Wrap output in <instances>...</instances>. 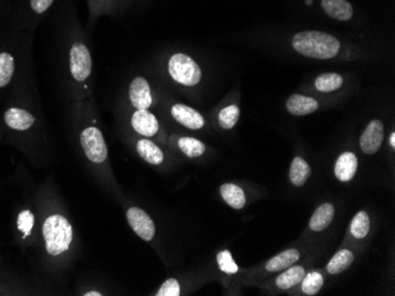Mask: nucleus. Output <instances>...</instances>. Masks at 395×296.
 <instances>
[{
	"instance_id": "f03ea898",
	"label": "nucleus",
	"mask_w": 395,
	"mask_h": 296,
	"mask_svg": "<svg viewBox=\"0 0 395 296\" xmlns=\"http://www.w3.org/2000/svg\"><path fill=\"white\" fill-rule=\"evenodd\" d=\"M43 236L47 253L59 255L69 249L73 241V227L66 217L52 215L44 222Z\"/></svg>"
},
{
	"instance_id": "6ab92c4d",
	"label": "nucleus",
	"mask_w": 395,
	"mask_h": 296,
	"mask_svg": "<svg viewBox=\"0 0 395 296\" xmlns=\"http://www.w3.org/2000/svg\"><path fill=\"white\" fill-rule=\"evenodd\" d=\"M305 276V268L302 266H290V267L284 269V273L278 275V278H276V285L281 289H290L295 285L301 283L302 280Z\"/></svg>"
},
{
	"instance_id": "a878e982",
	"label": "nucleus",
	"mask_w": 395,
	"mask_h": 296,
	"mask_svg": "<svg viewBox=\"0 0 395 296\" xmlns=\"http://www.w3.org/2000/svg\"><path fill=\"white\" fill-rule=\"evenodd\" d=\"M370 229V220L366 211L356 214L350 224V233L356 239H365Z\"/></svg>"
},
{
	"instance_id": "6e6552de",
	"label": "nucleus",
	"mask_w": 395,
	"mask_h": 296,
	"mask_svg": "<svg viewBox=\"0 0 395 296\" xmlns=\"http://www.w3.org/2000/svg\"><path fill=\"white\" fill-rule=\"evenodd\" d=\"M129 98L136 110H148L152 106V91L143 77H136L129 87Z\"/></svg>"
},
{
	"instance_id": "2f4dec72",
	"label": "nucleus",
	"mask_w": 395,
	"mask_h": 296,
	"mask_svg": "<svg viewBox=\"0 0 395 296\" xmlns=\"http://www.w3.org/2000/svg\"><path fill=\"white\" fill-rule=\"evenodd\" d=\"M156 296H179L180 295V285L175 278H168L163 282L161 288L158 290Z\"/></svg>"
},
{
	"instance_id": "4468645a",
	"label": "nucleus",
	"mask_w": 395,
	"mask_h": 296,
	"mask_svg": "<svg viewBox=\"0 0 395 296\" xmlns=\"http://www.w3.org/2000/svg\"><path fill=\"white\" fill-rule=\"evenodd\" d=\"M287 109L291 115H310L319 109V101H316L315 98L303 94H293L288 99Z\"/></svg>"
},
{
	"instance_id": "473e14b6",
	"label": "nucleus",
	"mask_w": 395,
	"mask_h": 296,
	"mask_svg": "<svg viewBox=\"0 0 395 296\" xmlns=\"http://www.w3.org/2000/svg\"><path fill=\"white\" fill-rule=\"evenodd\" d=\"M389 143H391L393 148H395V132H391V137H389Z\"/></svg>"
},
{
	"instance_id": "dca6fc26",
	"label": "nucleus",
	"mask_w": 395,
	"mask_h": 296,
	"mask_svg": "<svg viewBox=\"0 0 395 296\" xmlns=\"http://www.w3.org/2000/svg\"><path fill=\"white\" fill-rule=\"evenodd\" d=\"M335 216V208L331 203H324L316 209L315 213L312 214L309 227L312 231H323L329 227L331 221Z\"/></svg>"
},
{
	"instance_id": "39448f33",
	"label": "nucleus",
	"mask_w": 395,
	"mask_h": 296,
	"mask_svg": "<svg viewBox=\"0 0 395 296\" xmlns=\"http://www.w3.org/2000/svg\"><path fill=\"white\" fill-rule=\"evenodd\" d=\"M81 144L91 162H105L108 157V149L105 144V137L100 129L96 127H88L82 131Z\"/></svg>"
},
{
	"instance_id": "ddd939ff",
	"label": "nucleus",
	"mask_w": 395,
	"mask_h": 296,
	"mask_svg": "<svg viewBox=\"0 0 395 296\" xmlns=\"http://www.w3.org/2000/svg\"><path fill=\"white\" fill-rule=\"evenodd\" d=\"M358 170V157L353 152H343L335 164V176L341 182L352 181Z\"/></svg>"
},
{
	"instance_id": "5701e85b",
	"label": "nucleus",
	"mask_w": 395,
	"mask_h": 296,
	"mask_svg": "<svg viewBox=\"0 0 395 296\" xmlns=\"http://www.w3.org/2000/svg\"><path fill=\"white\" fill-rule=\"evenodd\" d=\"M16 71V61L10 52H0V87H8Z\"/></svg>"
},
{
	"instance_id": "cd10ccee",
	"label": "nucleus",
	"mask_w": 395,
	"mask_h": 296,
	"mask_svg": "<svg viewBox=\"0 0 395 296\" xmlns=\"http://www.w3.org/2000/svg\"><path fill=\"white\" fill-rule=\"evenodd\" d=\"M323 282L324 278L321 273L312 271L302 280V292L309 296L316 295L322 288Z\"/></svg>"
},
{
	"instance_id": "7ed1b4c3",
	"label": "nucleus",
	"mask_w": 395,
	"mask_h": 296,
	"mask_svg": "<svg viewBox=\"0 0 395 296\" xmlns=\"http://www.w3.org/2000/svg\"><path fill=\"white\" fill-rule=\"evenodd\" d=\"M168 73L177 83L185 87H194L201 80L200 66L185 54H175L170 58Z\"/></svg>"
},
{
	"instance_id": "7c9ffc66",
	"label": "nucleus",
	"mask_w": 395,
	"mask_h": 296,
	"mask_svg": "<svg viewBox=\"0 0 395 296\" xmlns=\"http://www.w3.org/2000/svg\"><path fill=\"white\" fill-rule=\"evenodd\" d=\"M112 0H88L91 19L98 18V16L105 15L110 11Z\"/></svg>"
},
{
	"instance_id": "f3484780",
	"label": "nucleus",
	"mask_w": 395,
	"mask_h": 296,
	"mask_svg": "<svg viewBox=\"0 0 395 296\" xmlns=\"http://www.w3.org/2000/svg\"><path fill=\"white\" fill-rule=\"evenodd\" d=\"M298 260H300L298 250H284L283 253L278 254V255L272 257L271 260H269L266 264H265V268L270 273H277V271L287 269V268L290 267L293 264H296Z\"/></svg>"
},
{
	"instance_id": "423d86ee",
	"label": "nucleus",
	"mask_w": 395,
	"mask_h": 296,
	"mask_svg": "<svg viewBox=\"0 0 395 296\" xmlns=\"http://www.w3.org/2000/svg\"><path fill=\"white\" fill-rule=\"evenodd\" d=\"M128 223L133 230L145 241H151L155 235V224L148 214L140 208H131L127 211Z\"/></svg>"
},
{
	"instance_id": "a211bd4d",
	"label": "nucleus",
	"mask_w": 395,
	"mask_h": 296,
	"mask_svg": "<svg viewBox=\"0 0 395 296\" xmlns=\"http://www.w3.org/2000/svg\"><path fill=\"white\" fill-rule=\"evenodd\" d=\"M220 195L225 202L233 209H242L247 203V197L243 189L233 183H225L220 187Z\"/></svg>"
},
{
	"instance_id": "72a5a7b5",
	"label": "nucleus",
	"mask_w": 395,
	"mask_h": 296,
	"mask_svg": "<svg viewBox=\"0 0 395 296\" xmlns=\"http://www.w3.org/2000/svg\"><path fill=\"white\" fill-rule=\"evenodd\" d=\"M84 295H86V296H101L102 294H100V292H86V294H84Z\"/></svg>"
},
{
	"instance_id": "b1692460",
	"label": "nucleus",
	"mask_w": 395,
	"mask_h": 296,
	"mask_svg": "<svg viewBox=\"0 0 395 296\" xmlns=\"http://www.w3.org/2000/svg\"><path fill=\"white\" fill-rule=\"evenodd\" d=\"M343 84V78L337 73H322L315 80V87L321 92L338 90Z\"/></svg>"
},
{
	"instance_id": "4be33fe9",
	"label": "nucleus",
	"mask_w": 395,
	"mask_h": 296,
	"mask_svg": "<svg viewBox=\"0 0 395 296\" xmlns=\"http://www.w3.org/2000/svg\"><path fill=\"white\" fill-rule=\"evenodd\" d=\"M136 149H138V155L141 156L146 162L154 164V166L163 163V152L153 142L148 141V140H141L138 142Z\"/></svg>"
},
{
	"instance_id": "1a4fd4ad",
	"label": "nucleus",
	"mask_w": 395,
	"mask_h": 296,
	"mask_svg": "<svg viewBox=\"0 0 395 296\" xmlns=\"http://www.w3.org/2000/svg\"><path fill=\"white\" fill-rule=\"evenodd\" d=\"M172 116L178 123L184 127L189 128L191 130H199L204 127L205 120L203 115L196 109L191 108L189 105L175 104L171 110Z\"/></svg>"
},
{
	"instance_id": "9b49d317",
	"label": "nucleus",
	"mask_w": 395,
	"mask_h": 296,
	"mask_svg": "<svg viewBox=\"0 0 395 296\" xmlns=\"http://www.w3.org/2000/svg\"><path fill=\"white\" fill-rule=\"evenodd\" d=\"M131 125L138 134L151 137L159 131V122L148 110H136L131 117Z\"/></svg>"
},
{
	"instance_id": "f704fd0d",
	"label": "nucleus",
	"mask_w": 395,
	"mask_h": 296,
	"mask_svg": "<svg viewBox=\"0 0 395 296\" xmlns=\"http://www.w3.org/2000/svg\"><path fill=\"white\" fill-rule=\"evenodd\" d=\"M312 0H307V5H312Z\"/></svg>"
},
{
	"instance_id": "20e7f679",
	"label": "nucleus",
	"mask_w": 395,
	"mask_h": 296,
	"mask_svg": "<svg viewBox=\"0 0 395 296\" xmlns=\"http://www.w3.org/2000/svg\"><path fill=\"white\" fill-rule=\"evenodd\" d=\"M69 69L77 83H86L93 73L90 51L82 42H75L69 51Z\"/></svg>"
},
{
	"instance_id": "0eeeda50",
	"label": "nucleus",
	"mask_w": 395,
	"mask_h": 296,
	"mask_svg": "<svg viewBox=\"0 0 395 296\" xmlns=\"http://www.w3.org/2000/svg\"><path fill=\"white\" fill-rule=\"evenodd\" d=\"M384 141V123L380 120H374L367 125L360 137V147L367 155H373L379 152Z\"/></svg>"
},
{
	"instance_id": "c85d7f7f",
	"label": "nucleus",
	"mask_w": 395,
	"mask_h": 296,
	"mask_svg": "<svg viewBox=\"0 0 395 296\" xmlns=\"http://www.w3.org/2000/svg\"><path fill=\"white\" fill-rule=\"evenodd\" d=\"M218 266L221 271L226 274H236L240 271L236 262L233 260L232 254L230 250H223L217 255Z\"/></svg>"
},
{
	"instance_id": "412c9836",
	"label": "nucleus",
	"mask_w": 395,
	"mask_h": 296,
	"mask_svg": "<svg viewBox=\"0 0 395 296\" xmlns=\"http://www.w3.org/2000/svg\"><path fill=\"white\" fill-rule=\"evenodd\" d=\"M354 262V254L348 249H342L335 254V257L329 261L326 271L330 275H337L350 267Z\"/></svg>"
},
{
	"instance_id": "f8f14e48",
	"label": "nucleus",
	"mask_w": 395,
	"mask_h": 296,
	"mask_svg": "<svg viewBox=\"0 0 395 296\" xmlns=\"http://www.w3.org/2000/svg\"><path fill=\"white\" fill-rule=\"evenodd\" d=\"M56 0H19V11L25 17L28 22H35L45 15Z\"/></svg>"
},
{
	"instance_id": "9d476101",
	"label": "nucleus",
	"mask_w": 395,
	"mask_h": 296,
	"mask_svg": "<svg viewBox=\"0 0 395 296\" xmlns=\"http://www.w3.org/2000/svg\"><path fill=\"white\" fill-rule=\"evenodd\" d=\"M4 121L5 124L10 129L17 131H26L33 127L36 122V118L31 112L28 111L25 109L12 106V108H8L5 111Z\"/></svg>"
},
{
	"instance_id": "bb28decb",
	"label": "nucleus",
	"mask_w": 395,
	"mask_h": 296,
	"mask_svg": "<svg viewBox=\"0 0 395 296\" xmlns=\"http://www.w3.org/2000/svg\"><path fill=\"white\" fill-rule=\"evenodd\" d=\"M240 110L237 105H229L219 112L218 121H219V124L223 129L230 130L236 125L237 122L240 120Z\"/></svg>"
},
{
	"instance_id": "393cba45",
	"label": "nucleus",
	"mask_w": 395,
	"mask_h": 296,
	"mask_svg": "<svg viewBox=\"0 0 395 296\" xmlns=\"http://www.w3.org/2000/svg\"><path fill=\"white\" fill-rule=\"evenodd\" d=\"M179 148L189 159H196L203 155L206 147L203 142L193 137H182L178 142Z\"/></svg>"
},
{
	"instance_id": "2eb2a0df",
	"label": "nucleus",
	"mask_w": 395,
	"mask_h": 296,
	"mask_svg": "<svg viewBox=\"0 0 395 296\" xmlns=\"http://www.w3.org/2000/svg\"><path fill=\"white\" fill-rule=\"evenodd\" d=\"M321 4L326 15L336 20L346 22L354 15L352 4L347 0H322Z\"/></svg>"
},
{
	"instance_id": "f257e3e1",
	"label": "nucleus",
	"mask_w": 395,
	"mask_h": 296,
	"mask_svg": "<svg viewBox=\"0 0 395 296\" xmlns=\"http://www.w3.org/2000/svg\"><path fill=\"white\" fill-rule=\"evenodd\" d=\"M293 47L298 54L315 59H330L337 56L341 44L329 33L302 31L293 38Z\"/></svg>"
},
{
	"instance_id": "c9c22d12",
	"label": "nucleus",
	"mask_w": 395,
	"mask_h": 296,
	"mask_svg": "<svg viewBox=\"0 0 395 296\" xmlns=\"http://www.w3.org/2000/svg\"><path fill=\"white\" fill-rule=\"evenodd\" d=\"M1 6H3V0H0V11H1Z\"/></svg>"
},
{
	"instance_id": "c756f323",
	"label": "nucleus",
	"mask_w": 395,
	"mask_h": 296,
	"mask_svg": "<svg viewBox=\"0 0 395 296\" xmlns=\"http://www.w3.org/2000/svg\"><path fill=\"white\" fill-rule=\"evenodd\" d=\"M17 224H18V229L24 233V238H28L31 235L33 224H35V216L30 210H23L22 213L19 214L18 218H17Z\"/></svg>"
},
{
	"instance_id": "aec40b11",
	"label": "nucleus",
	"mask_w": 395,
	"mask_h": 296,
	"mask_svg": "<svg viewBox=\"0 0 395 296\" xmlns=\"http://www.w3.org/2000/svg\"><path fill=\"white\" fill-rule=\"evenodd\" d=\"M312 173V168L302 157H295L291 162L290 182L295 187H303Z\"/></svg>"
}]
</instances>
